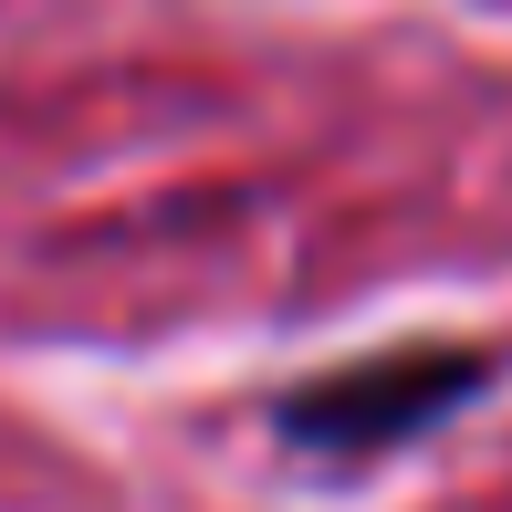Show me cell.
<instances>
[{
    "label": "cell",
    "instance_id": "6da1fadb",
    "mask_svg": "<svg viewBox=\"0 0 512 512\" xmlns=\"http://www.w3.org/2000/svg\"><path fill=\"white\" fill-rule=\"evenodd\" d=\"M492 387V356L481 345H366L345 366H314L272 398V439L293 460H387V450H418L460 418V398Z\"/></svg>",
    "mask_w": 512,
    "mask_h": 512
}]
</instances>
